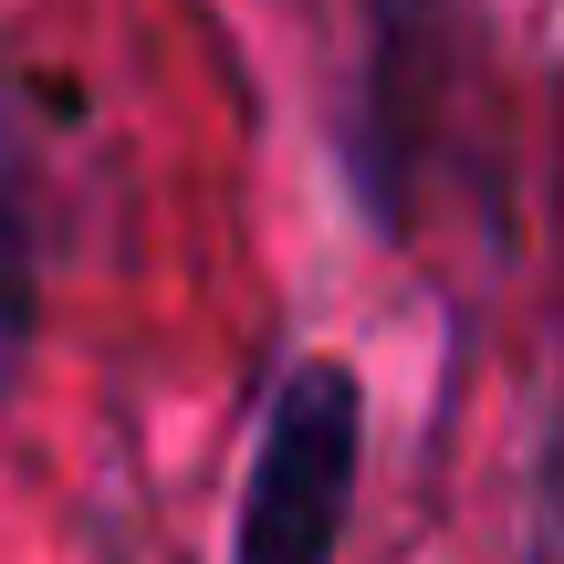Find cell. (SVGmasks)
Masks as SVG:
<instances>
[{
	"label": "cell",
	"mask_w": 564,
	"mask_h": 564,
	"mask_svg": "<svg viewBox=\"0 0 564 564\" xmlns=\"http://www.w3.org/2000/svg\"><path fill=\"white\" fill-rule=\"evenodd\" d=\"M366 470V387L345 356H293L262 398L230 564H335Z\"/></svg>",
	"instance_id": "obj_1"
},
{
	"label": "cell",
	"mask_w": 564,
	"mask_h": 564,
	"mask_svg": "<svg viewBox=\"0 0 564 564\" xmlns=\"http://www.w3.org/2000/svg\"><path fill=\"white\" fill-rule=\"evenodd\" d=\"M21 356H32V220L0 188V408L21 387Z\"/></svg>",
	"instance_id": "obj_3"
},
{
	"label": "cell",
	"mask_w": 564,
	"mask_h": 564,
	"mask_svg": "<svg viewBox=\"0 0 564 564\" xmlns=\"http://www.w3.org/2000/svg\"><path fill=\"white\" fill-rule=\"evenodd\" d=\"M429 84H440V0H377L366 95H356V178H366V209L377 220H398L408 147L429 126Z\"/></svg>",
	"instance_id": "obj_2"
},
{
	"label": "cell",
	"mask_w": 564,
	"mask_h": 564,
	"mask_svg": "<svg viewBox=\"0 0 564 564\" xmlns=\"http://www.w3.org/2000/svg\"><path fill=\"white\" fill-rule=\"evenodd\" d=\"M554 209H564V199H554Z\"/></svg>",
	"instance_id": "obj_4"
}]
</instances>
